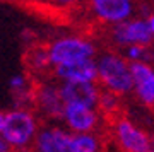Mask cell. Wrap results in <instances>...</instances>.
Returning <instances> with one entry per match:
<instances>
[{"label":"cell","instance_id":"1","mask_svg":"<svg viewBox=\"0 0 154 152\" xmlns=\"http://www.w3.org/2000/svg\"><path fill=\"white\" fill-rule=\"evenodd\" d=\"M96 133H74L53 123H43L29 152H99Z\"/></svg>","mask_w":154,"mask_h":152},{"label":"cell","instance_id":"2","mask_svg":"<svg viewBox=\"0 0 154 152\" xmlns=\"http://www.w3.org/2000/svg\"><path fill=\"white\" fill-rule=\"evenodd\" d=\"M39 128V116L33 109L14 108L12 111L5 113L0 137L11 147L12 152H28L33 149Z\"/></svg>","mask_w":154,"mask_h":152},{"label":"cell","instance_id":"3","mask_svg":"<svg viewBox=\"0 0 154 152\" xmlns=\"http://www.w3.org/2000/svg\"><path fill=\"white\" fill-rule=\"evenodd\" d=\"M96 84L103 86L111 93L123 96L135 89L134 77L128 67V60L116 55H103L98 62V81Z\"/></svg>","mask_w":154,"mask_h":152},{"label":"cell","instance_id":"4","mask_svg":"<svg viewBox=\"0 0 154 152\" xmlns=\"http://www.w3.org/2000/svg\"><path fill=\"white\" fill-rule=\"evenodd\" d=\"M33 111L46 121L63 120L65 103L60 94V84L50 79H36L33 89Z\"/></svg>","mask_w":154,"mask_h":152},{"label":"cell","instance_id":"5","mask_svg":"<svg viewBox=\"0 0 154 152\" xmlns=\"http://www.w3.org/2000/svg\"><path fill=\"white\" fill-rule=\"evenodd\" d=\"M50 60L53 67L62 63H72V62H81V60H93L96 48L88 38L82 36H62L48 44Z\"/></svg>","mask_w":154,"mask_h":152},{"label":"cell","instance_id":"6","mask_svg":"<svg viewBox=\"0 0 154 152\" xmlns=\"http://www.w3.org/2000/svg\"><path fill=\"white\" fill-rule=\"evenodd\" d=\"M106 126H110L115 137L118 152H151V138L147 133H144L142 130H139L128 120V116L122 114L115 121L111 123H105Z\"/></svg>","mask_w":154,"mask_h":152},{"label":"cell","instance_id":"7","mask_svg":"<svg viewBox=\"0 0 154 152\" xmlns=\"http://www.w3.org/2000/svg\"><path fill=\"white\" fill-rule=\"evenodd\" d=\"M62 121H65L69 130L74 133H96L101 125L98 111L82 104H65Z\"/></svg>","mask_w":154,"mask_h":152},{"label":"cell","instance_id":"8","mask_svg":"<svg viewBox=\"0 0 154 152\" xmlns=\"http://www.w3.org/2000/svg\"><path fill=\"white\" fill-rule=\"evenodd\" d=\"M111 38L118 44H132L137 46H151L152 44V31L147 22L144 21H130V22H118L111 27Z\"/></svg>","mask_w":154,"mask_h":152},{"label":"cell","instance_id":"9","mask_svg":"<svg viewBox=\"0 0 154 152\" xmlns=\"http://www.w3.org/2000/svg\"><path fill=\"white\" fill-rule=\"evenodd\" d=\"M128 67L132 72L134 84H135V93L140 98L142 104L154 114V70L147 63L137 62V60H128Z\"/></svg>","mask_w":154,"mask_h":152},{"label":"cell","instance_id":"10","mask_svg":"<svg viewBox=\"0 0 154 152\" xmlns=\"http://www.w3.org/2000/svg\"><path fill=\"white\" fill-rule=\"evenodd\" d=\"M51 75L62 82H96L98 81V63L94 60L62 63V65L53 67Z\"/></svg>","mask_w":154,"mask_h":152},{"label":"cell","instance_id":"11","mask_svg":"<svg viewBox=\"0 0 154 152\" xmlns=\"http://www.w3.org/2000/svg\"><path fill=\"white\" fill-rule=\"evenodd\" d=\"M60 94L65 104H82L93 109L98 106L96 82H62Z\"/></svg>","mask_w":154,"mask_h":152},{"label":"cell","instance_id":"12","mask_svg":"<svg viewBox=\"0 0 154 152\" xmlns=\"http://www.w3.org/2000/svg\"><path fill=\"white\" fill-rule=\"evenodd\" d=\"M101 22H122L132 12V0H86Z\"/></svg>","mask_w":154,"mask_h":152},{"label":"cell","instance_id":"13","mask_svg":"<svg viewBox=\"0 0 154 152\" xmlns=\"http://www.w3.org/2000/svg\"><path fill=\"white\" fill-rule=\"evenodd\" d=\"M24 62H26V67L29 70V75L41 77L45 74H48V70H51V74H53V63L50 60L48 46H43V44L29 46L26 55H24Z\"/></svg>","mask_w":154,"mask_h":152},{"label":"cell","instance_id":"14","mask_svg":"<svg viewBox=\"0 0 154 152\" xmlns=\"http://www.w3.org/2000/svg\"><path fill=\"white\" fill-rule=\"evenodd\" d=\"M84 0H50V4L53 7H57V9H63V11H67V9H72V7H77L79 4H82Z\"/></svg>","mask_w":154,"mask_h":152},{"label":"cell","instance_id":"15","mask_svg":"<svg viewBox=\"0 0 154 152\" xmlns=\"http://www.w3.org/2000/svg\"><path fill=\"white\" fill-rule=\"evenodd\" d=\"M0 152H12V150H11V147H9L5 142L2 140V137H0Z\"/></svg>","mask_w":154,"mask_h":152},{"label":"cell","instance_id":"16","mask_svg":"<svg viewBox=\"0 0 154 152\" xmlns=\"http://www.w3.org/2000/svg\"><path fill=\"white\" fill-rule=\"evenodd\" d=\"M149 27H151V31H152V34H154V14L149 16Z\"/></svg>","mask_w":154,"mask_h":152},{"label":"cell","instance_id":"17","mask_svg":"<svg viewBox=\"0 0 154 152\" xmlns=\"http://www.w3.org/2000/svg\"><path fill=\"white\" fill-rule=\"evenodd\" d=\"M4 121H5V113L0 111V132H2V126H4Z\"/></svg>","mask_w":154,"mask_h":152},{"label":"cell","instance_id":"18","mask_svg":"<svg viewBox=\"0 0 154 152\" xmlns=\"http://www.w3.org/2000/svg\"><path fill=\"white\" fill-rule=\"evenodd\" d=\"M151 152H154V150H151Z\"/></svg>","mask_w":154,"mask_h":152},{"label":"cell","instance_id":"19","mask_svg":"<svg viewBox=\"0 0 154 152\" xmlns=\"http://www.w3.org/2000/svg\"><path fill=\"white\" fill-rule=\"evenodd\" d=\"M152 142H154V140H152Z\"/></svg>","mask_w":154,"mask_h":152}]
</instances>
